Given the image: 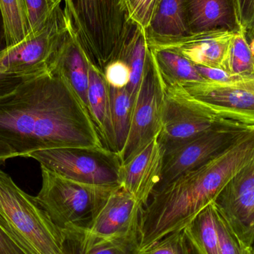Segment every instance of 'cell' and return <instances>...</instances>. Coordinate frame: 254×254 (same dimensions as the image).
<instances>
[{"label":"cell","instance_id":"4","mask_svg":"<svg viewBox=\"0 0 254 254\" xmlns=\"http://www.w3.org/2000/svg\"><path fill=\"white\" fill-rule=\"evenodd\" d=\"M0 222L31 254H64L61 230L36 197L0 169Z\"/></svg>","mask_w":254,"mask_h":254},{"label":"cell","instance_id":"39","mask_svg":"<svg viewBox=\"0 0 254 254\" xmlns=\"http://www.w3.org/2000/svg\"><path fill=\"white\" fill-rule=\"evenodd\" d=\"M63 1H64V2H65V1H66V0H63Z\"/></svg>","mask_w":254,"mask_h":254},{"label":"cell","instance_id":"25","mask_svg":"<svg viewBox=\"0 0 254 254\" xmlns=\"http://www.w3.org/2000/svg\"><path fill=\"white\" fill-rule=\"evenodd\" d=\"M6 48L20 43L28 34L25 0H0Z\"/></svg>","mask_w":254,"mask_h":254},{"label":"cell","instance_id":"7","mask_svg":"<svg viewBox=\"0 0 254 254\" xmlns=\"http://www.w3.org/2000/svg\"><path fill=\"white\" fill-rule=\"evenodd\" d=\"M70 22L69 16L60 4L41 30L0 52V73L33 77L51 71Z\"/></svg>","mask_w":254,"mask_h":254},{"label":"cell","instance_id":"9","mask_svg":"<svg viewBox=\"0 0 254 254\" xmlns=\"http://www.w3.org/2000/svg\"><path fill=\"white\" fill-rule=\"evenodd\" d=\"M164 98V85L149 50L141 83L133 104L129 132L121 155L122 164H127L159 135Z\"/></svg>","mask_w":254,"mask_h":254},{"label":"cell","instance_id":"33","mask_svg":"<svg viewBox=\"0 0 254 254\" xmlns=\"http://www.w3.org/2000/svg\"><path fill=\"white\" fill-rule=\"evenodd\" d=\"M0 254H31L0 222Z\"/></svg>","mask_w":254,"mask_h":254},{"label":"cell","instance_id":"24","mask_svg":"<svg viewBox=\"0 0 254 254\" xmlns=\"http://www.w3.org/2000/svg\"><path fill=\"white\" fill-rule=\"evenodd\" d=\"M112 119L114 127L116 152L121 157L129 132L134 99L127 87H110Z\"/></svg>","mask_w":254,"mask_h":254},{"label":"cell","instance_id":"3","mask_svg":"<svg viewBox=\"0 0 254 254\" xmlns=\"http://www.w3.org/2000/svg\"><path fill=\"white\" fill-rule=\"evenodd\" d=\"M64 4L89 62L104 74L106 66L119 59L134 26L125 0H66Z\"/></svg>","mask_w":254,"mask_h":254},{"label":"cell","instance_id":"5","mask_svg":"<svg viewBox=\"0 0 254 254\" xmlns=\"http://www.w3.org/2000/svg\"><path fill=\"white\" fill-rule=\"evenodd\" d=\"M36 198L60 230L86 228L116 188L76 182L41 167Z\"/></svg>","mask_w":254,"mask_h":254},{"label":"cell","instance_id":"22","mask_svg":"<svg viewBox=\"0 0 254 254\" xmlns=\"http://www.w3.org/2000/svg\"><path fill=\"white\" fill-rule=\"evenodd\" d=\"M149 50L164 87L205 80L197 71L195 65L179 52L171 49Z\"/></svg>","mask_w":254,"mask_h":254},{"label":"cell","instance_id":"17","mask_svg":"<svg viewBox=\"0 0 254 254\" xmlns=\"http://www.w3.org/2000/svg\"><path fill=\"white\" fill-rule=\"evenodd\" d=\"M188 34L225 29L240 31L233 0H182Z\"/></svg>","mask_w":254,"mask_h":254},{"label":"cell","instance_id":"14","mask_svg":"<svg viewBox=\"0 0 254 254\" xmlns=\"http://www.w3.org/2000/svg\"><path fill=\"white\" fill-rule=\"evenodd\" d=\"M143 204L122 186L110 194L86 228L88 234L114 239L139 233Z\"/></svg>","mask_w":254,"mask_h":254},{"label":"cell","instance_id":"1","mask_svg":"<svg viewBox=\"0 0 254 254\" xmlns=\"http://www.w3.org/2000/svg\"><path fill=\"white\" fill-rule=\"evenodd\" d=\"M0 140L19 157L63 147H104L77 94L55 70L0 98Z\"/></svg>","mask_w":254,"mask_h":254},{"label":"cell","instance_id":"40","mask_svg":"<svg viewBox=\"0 0 254 254\" xmlns=\"http://www.w3.org/2000/svg\"><path fill=\"white\" fill-rule=\"evenodd\" d=\"M253 247L254 248V243H253Z\"/></svg>","mask_w":254,"mask_h":254},{"label":"cell","instance_id":"15","mask_svg":"<svg viewBox=\"0 0 254 254\" xmlns=\"http://www.w3.org/2000/svg\"><path fill=\"white\" fill-rule=\"evenodd\" d=\"M164 158V149L156 137L122 165L121 186L143 207L161 182Z\"/></svg>","mask_w":254,"mask_h":254},{"label":"cell","instance_id":"20","mask_svg":"<svg viewBox=\"0 0 254 254\" xmlns=\"http://www.w3.org/2000/svg\"><path fill=\"white\" fill-rule=\"evenodd\" d=\"M145 32L147 40L178 38L188 34L182 0H157Z\"/></svg>","mask_w":254,"mask_h":254},{"label":"cell","instance_id":"28","mask_svg":"<svg viewBox=\"0 0 254 254\" xmlns=\"http://www.w3.org/2000/svg\"><path fill=\"white\" fill-rule=\"evenodd\" d=\"M216 223L221 254H254V248L249 247L239 239L216 207Z\"/></svg>","mask_w":254,"mask_h":254},{"label":"cell","instance_id":"12","mask_svg":"<svg viewBox=\"0 0 254 254\" xmlns=\"http://www.w3.org/2000/svg\"><path fill=\"white\" fill-rule=\"evenodd\" d=\"M234 234L244 244L254 241V158L243 167L213 201Z\"/></svg>","mask_w":254,"mask_h":254},{"label":"cell","instance_id":"13","mask_svg":"<svg viewBox=\"0 0 254 254\" xmlns=\"http://www.w3.org/2000/svg\"><path fill=\"white\" fill-rule=\"evenodd\" d=\"M237 31L210 30L178 38L147 40L149 49L176 51L194 65L225 71L230 49Z\"/></svg>","mask_w":254,"mask_h":254},{"label":"cell","instance_id":"21","mask_svg":"<svg viewBox=\"0 0 254 254\" xmlns=\"http://www.w3.org/2000/svg\"><path fill=\"white\" fill-rule=\"evenodd\" d=\"M183 232L191 254H221L214 203L203 209Z\"/></svg>","mask_w":254,"mask_h":254},{"label":"cell","instance_id":"2","mask_svg":"<svg viewBox=\"0 0 254 254\" xmlns=\"http://www.w3.org/2000/svg\"><path fill=\"white\" fill-rule=\"evenodd\" d=\"M254 158L252 129L202 165L155 189L140 215V252L170 233L183 231Z\"/></svg>","mask_w":254,"mask_h":254},{"label":"cell","instance_id":"29","mask_svg":"<svg viewBox=\"0 0 254 254\" xmlns=\"http://www.w3.org/2000/svg\"><path fill=\"white\" fill-rule=\"evenodd\" d=\"M139 254H191L183 231L170 233Z\"/></svg>","mask_w":254,"mask_h":254},{"label":"cell","instance_id":"30","mask_svg":"<svg viewBox=\"0 0 254 254\" xmlns=\"http://www.w3.org/2000/svg\"><path fill=\"white\" fill-rule=\"evenodd\" d=\"M128 18L134 25L146 31L153 14L157 0H125Z\"/></svg>","mask_w":254,"mask_h":254},{"label":"cell","instance_id":"32","mask_svg":"<svg viewBox=\"0 0 254 254\" xmlns=\"http://www.w3.org/2000/svg\"><path fill=\"white\" fill-rule=\"evenodd\" d=\"M237 24L246 37L254 34V0H233Z\"/></svg>","mask_w":254,"mask_h":254},{"label":"cell","instance_id":"6","mask_svg":"<svg viewBox=\"0 0 254 254\" xmlns=\"http://www.w3.org/2000/svg\"><path fill=\"white\" fill-rule=\"evenodd\" d=\"M28 158L54 173L95 186L120 185L122 164L117 152L105 147H63L37 151Z\"/></svg>","mask_w":254,"mask_h":254},{"label":"cell","instance_id":"37","mask_svg":"<svg viewBox=\"0 0 254 254\" xmlns=\"http://www.w3.org/2000/svg\"><path fill=\"white\" fill-rule=\"evenodd\" d=\"M5 40H4V27H3L2 17L0 10V52L5 49Z\"/></svg>","mask_w":254,"mask_h":254},{"label":"cell","instance_id":"26","mask_svg":"<svg viewBox=\"0 0 254 254\" xmlns=\"http://www.w3.org/2000/svg\"><path fill=\"white\" fill-rule=\"evenodd\" d=\"M225 71L234 78L254 77V57L242 31H237L234 36Z\"/></svg>","mask_w":254,"mask_h":254},{"label":"cell","instance_id":"11","mask_svg":"<svg viewBox=\"0 0 254 254\" xmlns=\"http://www.w3.org/2000/svg\"><path fill=\"white\" fill-rule=\"evenodd\" d=\"M252 128L254 127L223 121L198 137L164 154L161 182L155 189L202 165Z\"/></svg>","mask_w":254,"mask_h":254},{"label":"cell","instance_id":"31","mask_svg":"<svg viewBox=\"0 0 254 254\" xmlns=\"http://www.w3.org/2000/svg\"><path fill=\"white\" fill-rule=\"evenodd\" d=\"M104 78L110 87L122 89L127 87L130 80V69L125 61L116 60L106 66Z\"/></svg>","mask_w":254,"mask_h":254},{"label":"cell","instance_id":"27","mask_svg":"<svg viewBox=\"0 0 254 254\" xmlns=\"http://www.w3.org/2000/svg\"><path fill=\"white\" fill-rule=\"evenodd\" d=\"M62 1L63 0H25L28 34L41 30Z\"/></svg>","mask_w":254,"mask_h":254},{"label":"cell","instance_id":"23","mask_svg":"<svg viewBox=\"0 0 254 254\" xmlns=\"http://www.w3.org/2000/svg\"><path fill=\"white\" fill-rule=\"evenodd\" d=\"M149 52L145 30L134 25L119 58L125 61L129 68L130 80L127 88L134 101L141 83Z\"/></svg>","mask_w":254,"mask_h":254},{"label":"cell","instance_id":"35","mask_svg":"<svg viewBox=\"0 0 254 254\" xmlns=\"http://www.w3.org/2000/svg\"><path fill=\"white\" fill-rule=\"evenodd\" d=\"M195 68L198 71L201 77L206 80L216 82H225L233 80L234 77H231L228 73L224 70L211 67L201 66L195 65Z\"/></svg>","mask_w":254,"mask_h":254},{"label":"cell","instance_id":"16","mask_svg":"<svg viewBox=\"0 0 254 254\" xmlns=\"http://www.w3.org/2000/svg\"><path fill=\"white\" fill-rule=\"evenodd\" d=\"M89 65V59L70 22L55 55L51 71L55 70L65 77L89 113L88 106Z\"/></svg>","mask_w":254,"mask_h":254},{"label":"cell","instance_id":"19","mask_svg":"<svg viewBox=\"0 0 254 254\" xmlns=\"http://www.w3.org/2000/svg\"><path fill=\"white\" fill-rule=\"evenodd\" d=\"M88 106L89 114L104 147L116 152L112 119L110 86L104 74L89 62Z\"/></svg>","mask_w":254,"mask_h":254},{"label":"cell","instance_id":"10","mask_svg":"<svg viewBox=\"0 0 254 254\" xmlns=\"http://www.w3.org/2000/svg\"><path fill=\"white\" fill-rule=\"evenodd\" d=\"M182 86L221 120L254 127V77L225 82L205 79Z\"/></svg>","mask_w":254,"mask_h":254},{"label":"cell","instance_id":"36","mask_svg":"<svg viewBox=\"0 0 254 254\" xmlns=\"http://www.w3.org/2000/svg\"><path fill=\"white\" fill-rule=\"evenodd\" d=\"M16 157H19L17 154L7 143L0 140V165L4 164L7 160Z\"/></svg>","mask_w":254,"mask_h":254},{"label":"cell","instance_id":"34","mask_svg":"<svg viewBox=\"0 0 254 254\" xmlns=\"http://www.w3.org/2000/svg\"><path fill=\"white\" fill-rule=\"evenodd\" d=\"M30 78L31 77H19L0 73V98L11 93L21 83Z\"/></svg>","mask_w":254,"mask_h":254},{"label":"cell","instance_id":"38","mask_svg":"<svg viewBox=\"0 0 254 254\" xmlns=\"http://www.w3.org/2000/svg\"><path fill=\"white\" fill-rule=\"evenodd\" d=\"M247 38L248 43H249V47H250L251 51H252V55L254 57V34Z\"/></svg>","mask_w":254,"mask_h":254},{"label":"cell","instance_id":"18","mask_svg":"<svg viewBox=\"0 0 254 254\" xmlns=\"http://www.w3.org/2000/svg\"><path fill=\"white\" fill-rule=\"evenodd\" d=\"M64 254H139V233L114 239L88 234L83 228L61 230Z\"/></svg>","mask_w":254,"mask_h":254},{"label":"cell","instance_id":"8","mask_svg":"<svg viewBox=\"0 0 254 254\" xmlns=\"http://www.w3.org/2000/svg\"><path fill=\"white\" fill-rule=\"evenodd\" d=\"M223 121L182 86L164 87L161 130L158 140L164 154L198 137Z\"/></svg>","mask_w":254,"mask_h":254}]
</instances>
